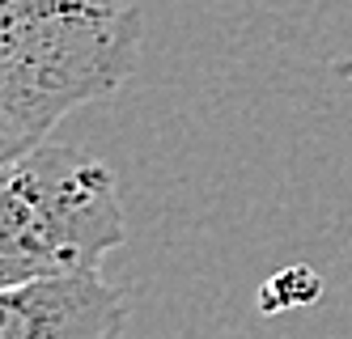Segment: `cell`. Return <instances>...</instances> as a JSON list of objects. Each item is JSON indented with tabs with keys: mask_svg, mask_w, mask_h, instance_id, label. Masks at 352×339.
<instances>
[{
	"mask_svg": "<svg viewBox=\"0 0 352 339\" xmlns=\"http://www.w3.org/2000/svg\"><path fill=\"white\" fill-rule=\"evenodd\" d=\"M144 43L136 0H0V162L17 157L132 76Z\"/></svg>",
	"mask_w": 352,
	"mask_h": 339,
	"instance_id": "obj_1",
	"label": "cell"
},
{
	"mask_svg": "<svg viewBox=\"0 0 352 339\" xmlns=\"http://www.w3.org/2000/svg\"><path fill=\"white\" fill-rule=\"evenodd\" d=\"M115 170L72 144H34L0 162V289L94 272L123 246Z\"/></svg>",
	"mask_w": 352,
	"mask_h": 339,
	"instance_id": "obj_2",
	"label": "cell"
},
{
	"mask_svg": "<svg viewBox=\"0 0 352 339\" xmlns=\"http://www.w3.org/2000/svg\"><path fill=\"white\" fill-rule=\"evenodd\" d=\"M128 331V297L94 272H60L0 289V339H111Z\"/></svg>",
	"mask_w": 352,
	"mask_h": 339,
	"instance_id": "obj_3",
	"label": "cell"
}]
</instances>
